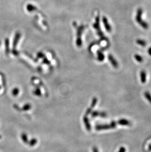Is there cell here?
<instances>
[{"instance_id":"obj_1","label":"cell","mask_w":151,"mask_h":152,"mask_svg":"<svg viewBox=\"0 0 151 152\" xmlns=\"http://www.w3.org/2000/svg\"><path fill=\"white\" fill-rule=\"evenodd\" d=\"M143 10L141 8H139L136 11V14L135 16V20L137 23L143 29H148L149 28L148 24L142 19Z\"/></svg>"},{"instance_id":"obj_2","label":"cell","mask_w":151,"mask_h":152,"mask_svg":"<svg viewBox=\"0 0 151 152\" xmlns=\"http://www.w3.org/2000/svg\"><path fill=\"white\" fill-rule=\"evenodd\" d=\"M94 27L96 29L97 32H98V35L101 37V38L103 39V40H108L107 38H106L105 36L103 33L101 31V30L100 26V23H99V16H98L96 18V22L94 25Z\"/></svg>"},{"instance_id":"obj_3","label":"cell","mask_w":151,"mask_h":152,"mask_svg":"<svg viewBox=\"0 0 151 152\" xmlns=\"http://www.w3.org/2000/svg\"><path fill=\"white\" fill-rule=\"evenodd\" d=\"M95 129L97 130H107L112 128L110 124H105V125H98L95 127Z\"/></svg>"},{"instance_id":"obj_4","label":"cell","mask_w":151,"mask_h":152,"mask_svg":"<svg viewBox=\"0 0 151 152\" xmlns=\"http://www.w3.org/2000/svg\"><path fill=\"white\" fill-rule=\"evenodd\" d=\"M103 22L104 25V26L105 27V29H106V30L108 32H111L112 30V28H111V25L110 24L108 20L107 19V18H106V17H103Z\"/></svg>"},{"instance_id":"obj_5","label":"cell","mask_w":151,"mask_h":152,"mask_svg":"<svg viewBox=\"0 0 151 152\" xmlns=\"http://www.w3.org/2000/svg\"><path fill=\"white\" fill-rule=\"evenodd\" d=\"M108 58H109L110 62H111V64L112 65V66H113V68L116 69L118 67L119 64H118L117 61L116 60V59L114 58V57L112 55L110 54L108 56Z\"/></svg>"},{"instance_id":"obj_6","label":"cell","mask_w":151,"mask_h":152,"mask_svg":"<svg viewBox=\"0 0 151 152\" xmlns=\"http://www.w3.org/2000/svg\"><path fill=\"white\" fill-rule=\"evenodd\" d=\"M83 122H84V124L85 125V126L86 129L88 131L91 130V126L90 125V124L89 123V119H88L87 116L86 115L84 116L83 118Z\"/></svg>"},{"instance_id":"obj_7","label":"cell","mask_w":151,"mask_h":152,"mask_svg":"<svg viewBox=\"0 0 151 152\" xmlns=\"http://www.w3.org/2000/svg\"><path fill=\"white\" fill-rule=\"evenodd\" d=\"M140 80L142 83H145L147 80V74L145 70H142L140 71Z\"/></svg>"},{"instance_id":"obj_8","label":"cell","mask_w":151,"mask_h":152,"mask_svg":"<svg viewBox=\"0 0 151 152\" xmlns=\"http://www.w3.org/2000/svg\"><path fill=\"white\" fill-rule=\"evenodd\" d=\"M118 123L121 126H129L131 125V123L129 120L125 119H120L118 121Z\"/></svg>"},{"instance_id":"obj_9","label":"cell","mask_w":151,"mask_h":152,"mask_svg":"<svg viewBox=\"0 0 151 152\" xmlns=\"http://www.w3.org/2000/svg\"><path fill=\"white\" fill-rule=\"evenodd\" d=\"M97 54H97L98 60L100 62H102V61H104V60L105 59V56L101 51H100V50L98 51V52H97Z\"/></svg>"},{"instance_id":"obj_10","label":"cell","mask_w":151,"mask_h":152,"mask_svg":"<svg viewBox=\"0 0 151 152\" xmlns=\"http://www.w3.org/2000/svg\"><path fill=\"white\" fill-rule=\"evenodd\" d=\"M20 36V35L19 33L16 34V35L15 36L14 41H13V46L14 47V48H15L16 47V46L17 45V43L18 42V40L19 39Z\"/></svg>"},{"instance_id":"obj_11","label":"cell","mask_w":151,"mask_h":152,"mask_svg":"<svg viewBox=\"0 0 151 152\" xmlns=\"http://www.w3.org/2000/svg\"><path fill=\"white\" fill-rule=\"evenodd\" d=\"M136 42L137 44L142 46V47H145L147 45V42L146 41H145L143 39H138L136 40Z\"/></svg>"},{"instance_id":"obj_12","label":"cell","mask_w":151,"mask_h":152,"mask_svg":"<svg viewBox=\"0 0 151 152\" xmlns=\"http://www.w3.org/2000/svg\"><path fill=\"white\" fill-rule=\"evenodd\" d=\"M5 45H6V53L7 55L9 54L10 53V43L9 39L8 38H6L5 40Z\"/></svg>"},{"instance_id":"obj_13","label":"cell","mask_w":151,"mask_h":152,"mask_svg":"<svg viewBox=\"0 0 151 152\" xmlns=\"http://www.w3.org/2000/svg\"><path fill=\"white\" fill-rule=\"evenodd\" d=\"M144 95L145 98L148 100L149 102L151 104V94L149 92H144Z\"/></svg>"},{"instance_id":"obj_14","label":"cell","mask_w":151,"mask_h":152,"mask_svg":"<svg viewBox=\"0 0 151 152\" xmlns=\"http://www.w3.org/2000/svg\"><path fill=\"white\" fill-rule=\"evenodd\" d=\"M134 58L139 63H141L143 61V58L142 56H141L140 55L136 54L134 55Z\"/></svg>"},{"instance_id":"obj_15","label":"cell","mask_w":151,"mask_h":152,"mask_svg":"<svg viewBox=\"0 0 151 152\" xmlns=\"http://www.w3.org/2000/svg\"><path fill=\"white\" fill-rule=\"evenodd\" d=\"M21 138H22L23 142H24L25 143H28L29 140H28V136H27L26 134L22 133L21 134Z\"/></svg>"},{"instance_id":"obj_16","label":"cell","mask_w":151,"mask_h":152,"mask_svg":"<svg viewBox=\"0 0 151 152\" xmlns=\"http://www.w3.org/2000/svg\"><path fill=\"white\" fill-rule=\"evenodd\" d=\"M29 145L30 146H34V145H35V144H37V140L36 138H32L31 139L29 142Z\"/></svg>"},{"instance_id":"obj_17","label":"cell","mask_w":151,"mask_h":152,"mask_svg":"<svg viewBox=\"0 0 151 152\" xmlns=\"http://www.w3.org/2000/svg\"><path fill=\"white\" fill-rule=\"evenodd\" d=\"M19 93V89L18 88H14L12 91V94L13 96H17Z\"/></svg>"},{"instance_id":"obj_18","label":"cell","mask_w":151,"mask_h":152,"mask_svg":"<svg viewBox=\"0 0 151 152\" xmlns=\"http://www.w3.org/2000/svg\"><path fill=\"white\" fill-rule=\"evenodd\" d=\"M33 94H35L37 96H41V92L38 87L36 88V89L33 91Z\"/></svg>"},{"instance_id":"obj_19","label":"cell","mask_w":151,"mask_h":152,"mask_svg":"<svg viewBox=\"0 0 151 152\" xmlns=\"http://www.w3.org/2000/svg\"><path fill=\"white\" fill-rule=\"evenodd\" d=\"M31 108V106L30 104H26L22 108V110L23 111H28V110H29L30 108Z\"/></svg>"},{"instance_id":"obj_20","label":"cell","mask_w":151,"mask_h":152,"mask_svg":"<svg viewBox=\"0 0 151 152\" xmlns=\"http://www.w3.org/2000/svg\"><path fill=\"white\" fill-rule=\"evenodd\" d=\"M97 101H98V100H97V98L96 97H94L93 98L92 103H91V108H94L96 106V104L97 103Z\"/></svg>"},{"instance_id":"obj_21","label":"cell","mask_w":151,"mask_h":152,"mask_svg":"<svg viewBox=\"0 0 151 152\" xmlns=\"http://www.w3.org/2000/svg\"><path fill=\"white\" fill-rule=\"evenodd\" d=\"M100 112H99L97 111H95L92 112L91 113V116L93 117H96L98 116H100Z\"/></svg>"},{"instance_id":"obj_22","label":"cell","mask_w":151,"mask_h":152,"mask_svg":"<svg viewBox=\"0 0 151 152\" xmlns=\"http://www.w3.org/2000/svg\"><path fill=\"white\" fill-rule=\"evenodd\" d=\"M110 125H111V128L112 129H114V128H115L116 127L117 123L115 121H112V122H111Z\"/></svg>"},{"instance_id":"obj_23","label":"cell","mask_w":151,"mask_h":152,"mask_svg":"<svg viewBox=\"0 0 151 152\" xmlns=\"http://www.w3.org/2000/svg\"><path fill=\"white\" fill-rule=\"evenodd\" d=\"M91 113H92V108L90 107V108H88V109L86 110V115H88L90 114H91Z\"/></svg>"},{"instance_id":"obj_24","label":"cell","mask_w":151,"mask_h":152,"mask_svg":"<svg viewBox=\"0 0 151 152\" xmlns=\"http://www.w3.org/2000/svg\"><path fill=\"white\" fill-rule=\"evenodd\" d=\"M118 152H126V149H125V148L124 147H121L120 148Z\"/></svg>"},{"instance_id":"obj_25","label":"cell","mask_w":151,"mask_h":152,"mask_svg":"<svg viewBox=\"0 0 151 152\" xmlns=\"http://www.w3.org/2000/svg\"><path fill=\"white\" fill-rule=\"evenodd\" d=\"M92 151L93 152H99L97 148L96 147H94L93 148V149H92Z\"/></svg>"},{"instance_id":"obj_26","label":"cell","mask_w":151,"mask_h":152,"mask_svg":"<svg viewBox=\"0 0 151 152\" xmlns=\"http://www.w3.org/2000/svg\"><path fill=\"white\" fill-rule=\"evenodd\" d=\"M148 54L150 56H151V47H150L149 49H148Z\"/></svg>"},{"instance_id":"obj_27","label":"cell","mask_w":151,"mask_h":152,"mask_svg":"<svg viewBox=\"0 0 151 152\" xmlns=\"http://www.w3.org/2000/svg\"><path fill=\"white\" fill-rule=\"evenodd\" d=\"M148 150L150 151H151V144H150L148 146Z\"/></svg>"},{"instance_id":"obj_28","label":"cell","mask_w":151,"mask_h":152,"mask_svg":"<svg viewBox=\"0 0 151 152\" xmlns=\"http://www.w3.org/2000/svg\"><path fill=\"white\" fill-rule=\"evenodd\" d=\"M1 86H0V89H1Z\"/></svg>"}]
</instances>
